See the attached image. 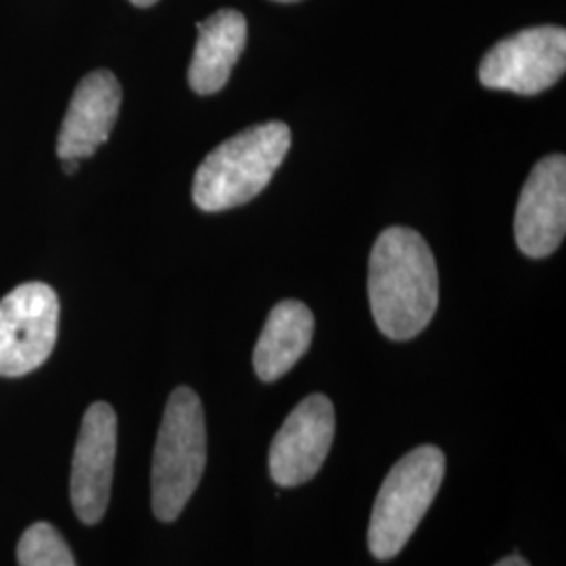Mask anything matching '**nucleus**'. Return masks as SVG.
Here are the masks:
<instances>
[{
    "label": "nucleus",
    "instance_id": "nucleus-1",
    "mask_svg": "<svg viewBox=\"0 0 566 566\" xmlns=\"http://www.w3.org/2000/svg\"><path fill=\"white\" fill-rule=\"evenodd\" d=\"M369 306L390 340L424 332L439 306V271L424 238L407 227H388L371 248Z\"/></svg>",
    "mask_w": 566,
    "mask_h": 566
},
{
    "label": "nucleus",
    "instance_id": "nucleus-2",
    "mask_svg": "<svg viewBox=\"0 0 566 566\" xmlns=\"http://www.w3.org/2000/svg\"><path fill=\"white\" fill-rule=\"evenodd\" d=\"M292 145L283 122L250 126L212 149L193 179V202L203 212H221L254 200Z\"/></svg>",
    "mask_w": 566,
    "mask_h": 566
},
{
    "label": "nucleus",
    "instance_id": "nucleus-3",
    "mask_svg": "<svg viewBox=\"0 0 566 566\" xmlns=\"http://www.w3.org/2000/svg\"><path fill=\"white\" fill-rule=\"evenodd\" d=\"M206 420L196 390H172L154 451L151 507L158 521L172 523L202 481L206 468Z\"/></svg>",
    "mask_w": 566,
    "mask_h": 566
},
{
    "label": "nucleus",
    "instance_id": "nucleus-4",
    "mask_svg": "<svg viewBox=\"0 0 566 566\" xmlns=\"http://www.w3.org/2000/svg\"><path fill=\"white\" fill-rule=\"evenodd\" d=\"M446 479V455L439 447L420 446L386 474L371 510L369 552L378 560L395 558L411 539Z\"/></svg>",
    "mask_w": 566,
    "mask_h": 566
},
{
    "label": "nucleus",
    "instance_id": "nucleus-5",
    "mask_svg": "<svg viewBox=\"0 0 566 566\" xmlns=\"http://www.w3.org/2000/svg\"><path fill=\"white\" fill-rule=\"evenodd\" d=\"M60 327V298L51 285L23 283L0 301V376L20 378L53 353Z\"/></svg>",
    "mask_w": 566,
    "mask_h": 566
},
{
    "label": "nucleus",
    "instance_id": "nucleus-6",
    "mask_svg": "<svg viewBox=\"0 0 566 566\" xmlns=\"http://www.w3.org/2000/svg\"><path fill=\"white\" fill-rule=\"evenodd\" d=\"M565 70V28L539 25L497 42L479 65V81L493 91L539 95L560 81Z\"/></svg>",
    "mask_w": 566,
    "mask_h": 566
},
{
    "label": "nucleus",
    "instance_id": "nucleus-7",
    "mask_svg": "<svg viewBox=\"0 0 566 566\" xmlns=\"http://www.w3.org/2000/svg\"><path fill=\"white\" fill-rule=\"evenodd\" d=\"M116 446V411L103 401L91 405L82 418L70 479L72 506L84 525H95L105 516L114 481Z\"/></svg>",
    "mask_w": 566,
    "mask_h": 566
},
{
    "label": "nucleus",
    "instance_id": "nucleus-8",
    "mask_svg": "<svg viewBox=\"0 0 566 566\" xmlns=\"http://www.w3.org/2000/svg\"><path fill=\"white\" fill-rule=\"evenodd\" d=\"M336 411L325 395H311L294 407L269 451V472L280 486L308 483L334 443Z\"/></svg>",
    "mask_w": 566,
    "mask_h": 566
},
{
    "label": "nucleus",
    "instance_id": "nucleus-9",
    "mask_svg": "<svg viewBox=\"0 0 566 566\" xmlns=\"http://www.w3.org/2000/svg\"><path fill=\"white\" fill-rule=\"evenodd\" d=\"M566 233V160L547 156L535 164L514 217V235L521 252L544 259L558 250Z\"/></svg>",
    "mask_w": 566,
    "mask_h": 566
},
{
    "label": "nucleus",
    "instance_id": "nucleus-10",
    "mask_svg": "<svg viewBox=\"0 0 566 566\" xmlns=\"http://www.w3.org/2000/svg\"><path fill=\"white\" fill-rule=\"evenodd\" d=\"M122 88L109 70H97L82 78L61 122L57 137L60 160H84L109 139L120 114Z\"/></svg>",
    "mask_w": 566,
    "mask_h": 566
},
{
    "label": "nucleus",
    "instance_id": "nucleus-11",
    "mask_svg": "<svg viewBox=\"0 0 566 566\" xmlns=\"http://www.w3.org/2000/svg\"><path fill=\"white\" fill-rule=\"evenodd\" d=\"M248 23L240 11L221 9L198 23V42L187 72L189 86L198 95H214L229 82L242 57Z\"/></svg>",
    "mask_w": 566,
    "mask_h": 566
},
{
    "label": "nucleus",
    "instance_id": "nucleus-12",
    "mask_svg": "<svg viewBox=\"0 0 566 566\" xmlns=\"http://www.w3.org/2000/svg\"><path fill=\"white\" fill-rule=\"evenodd\" d=\"M315 332V317L306 304L282 301L264 322L254 348V371L263 382H275L303 359Z\"/></svg>",
    "mask_w": 566,
    "mask_h": 566
},
{
    "label": "nucleus",
    "instance_id": "nucleus-13",
    "mask_svg": "<svg viewBox=\"0 0 566 566\" xmlns=\"http://www.w3.org/2000/svg\"><path fill=\"white\" fill-rule=\"evenodd\" d=\"M20 566H76L72 549L60 531L49 523L25 528L18 546Z\"/></svg>",
    "mask_w": 566,
    "mask_h": 566
},
{
    "label": "nucleus",
    "instance_id": "nucleus-14",
    "mask_svg": "<svg viewBox=\"0 0 566 566\" xmlns=\"http://www.w3.org/2000/svg\"><path fill=\"white\" fill-rule=\"evenodd\" d=\"M493 566H528L525 558H521L518 554H512V556H507V558H502L497 565Z\"/></svg>",
    "mask_w": 566,
    "mask_h": 566
},
{
    "label": "nucleus",
    "instance_id": "nucleus-15",
    "mask_svg": "<svg viewBox=\"0 0 566 566\" xmlns=\"http://www.w3.org/2000/svg\"><path fill=\"white\" fill-rule=\"evenodd\" d=\"M61 166H63V172L72 175V172H76V170H78L81 160H74V158H65V160H61Z\"/></svg>",
    "mask_w": 566,
    "mask_h": 566
},
{
    "label": "nucleus",
    "instance_id": "nucleus-16",
    "mask_svg": "<svg viewBox=\"0 0 566 566\" xmlns=\"http://www.w3.org/2000/svg\"><path fill=\"white\" fill-rule=\"evenodd\" d=\"M128 2H133L135 7H151V4H156L158 0H128Z\"/></svg>",
    "mask_w": 566,
    "mask_h": 566
},
{
    "label": "nucleus",
    "instance_id": "nucleus-17",
    "mask_svg": "<svg viewBox=\"0 0 566 566\" xmlns=\"http://www.w3.org/2000/svg\"><path fill=\"white\" fill-rule=\"evenodd\" d=\"M275 2H298V0H275Z\"/></svg>",
    "mask_w": 566,
    "mask_h": 566
}]
</instances>
